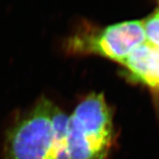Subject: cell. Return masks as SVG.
<instances>
[{"label": "cell", "mask_w": 159, "mask_h": 159, "mask_svg": "<svg viewBox=\"0 0 159 159\" xmlns=\"http://www.w3.org/2000/svg\"><path fill=\"white\" fill-rule=\"evenodd\" d=\"M68 116L45 97L7 131L4 159H68Z\"/></svg>", "instance_id": "obj_1"}, {"label": "cell", "mask_w": 159, "mask_h": 159, "mask_svg": "<svg viewBox=\"0 0 159 159\" xmlns=\"http://www.w3.org/2000/svg\"><path fill=\"white\" fill-rule=\"evenodd\" d=\"M113 138L112 112L102 94L89 95L68 116V159H106Z\"/></svg>", "instance_id": "obj_2"}, {"label": "cell", "mask_w": 159, "mask_h": 159, "mask_svg": "<svg viewBox=\"0 0 159 159\" xmlns=\"http://www.w3.org/2000/svg\"><path fill=\"white\" fill-rule=\"evenodd\" d=\"M146 42L142 20H126L104 28L82 24L65 41L70 54H92L121 63Z\"/></svg>", "instance_id": "obj_3"}, {"label": "cell", "mask_w": 159, "mask_h": 159, "mask_svg": "<svg viewBox=\"0 0 159 159\" xmlns=\"http://www.w3.org/2000/svg\"><path fill=\"white\" fill-rule=\"evenodd\" d=\"M121 65L131 80L159 89V48L145 42L138 46Z\"/></svg>", "instance_id": "obj_4"}, {"label": "cell", "mask_w": 159, "mask_h": 159, "mask_svg": "<svg viewBox=\"0 0 159 159\" xmlns=\"http://www.w3.org/2000/svg\"><path fill=\"white\" fill-rule=\"evenodd\" d=\"M145 39L148 43L159 48V12L153 13L142 20Z\"/></svg>", "instance_id": "obj_5"}, {"label": "cell", "mask_w": 159, "mask_h": 159, "mask_svg": "<svg viewBox=\"0 0 159 159\" xmlns=\"http://www.w3.org/2000/svg\"><path fill=\"white\" fill-rule=\"evenodd\" d=\"M157 8L156 9V11L159 12V0H157Z\"/></svg>", "instance_id": "obj_6"}, {"label": "cell", "mask_w": 159, "mask_h": 159, "mask_svg": "<svg viewBox=\"0 0 159 159\" xmlns=\"http://www.w3.org/2000/svg\"><path fill=\"white\" fill-rule=\"evenodd\" d=\"M158 90H159V89H158Z\"/></svg>", "instance_id": "obj_7"}]
</instances>
